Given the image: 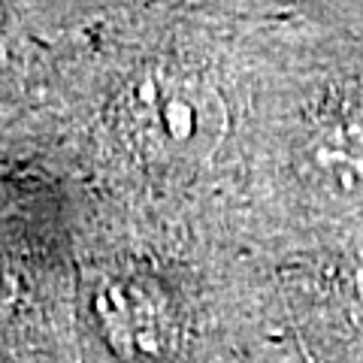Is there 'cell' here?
Wrapping results in <instances>:
<instances>
[{"mask_svg":"<svg viewBox=\"0 0 363 363\" xmlns=\"http://www.w3.org/2000/svg\"><path fill=\"white\" fill-rule=\"evenodd\" d=\"M118 128L145 157L200 161L224 140L227 104L203 76L157 64L124 85Z\"/></svg>","mask_w":363,"mask_h":363,"instance_id":"cell-1","label":"cell"},{"mask_svg":"<svg viewBox=\"0 0 363 363\" xmlns=\"http://www.w3.org/2000/svg\"><path fill=\"white\" fill-rule=\"evenodd\" d=\"M91 315L112 351L124 357L161 354L167 342L161 303L145 285L128 279H106L91 294Z\"/></svg>","mask_w":363,"mask_h":363,"instance_id":"cell-2","label":"cell"},{"mask_svg":"<svg viewBox=\"0 0 363 363\" xmlns=\"http://www.w3.org/2000/svg\"><path fill=\"white\" fill-rule=\"evenodd\" d=\"M303 164L315 185L336 197L363 194V116L339 112L306 133Z\"/></svg>","mask_w":363,"mask_h":363,"instance_id":"cell-3","label":"cell"}]
</instances>
